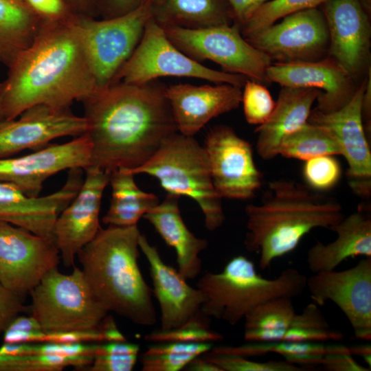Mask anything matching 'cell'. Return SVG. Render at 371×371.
Returning a JSON list of instances; mask_svg holds the SVG:
<instances>
[{
    "instance_id": "obj_45",
    "label": "cell",
    "mask_w": 371,
    "mask_h": 371,
    "mask_svg": "<svg viewBox=\"0 0 371 371\" xmlns=\"http://www.w3.org/2000/svg\"><path fill=\"white\" fill-rule=\"evenodd\" d=\"M27 5L43 19L56 20L72 13L64 0H23Z\"/></svg>"
},
{
    "instance_id": "obj_27",
    "label": "cell",
    "mask_w": 371,
    "mask_h": 371,
    "mask_svg": "<svg viewBox=\"0 0 371 371\" xmlns=\"http://www.w3.org/2000/svg\"><path fill=\"white\" fill-rule=\"evenodd\" d=\"M150 9L162 27L200 29L235 22L228 0H150Z\"/></svg>"
},
{
    "instance_id": "obj_25",
    "label": "cell",
    "mask_w": 371,
    "mask_h": 371,
    "mask_svg": "<svg viewBox=\"0 0 371 371\" xmlns=\"http://www.w3.org/2000/svg\"><path fill=\"white\" fill-rule=\"evenodd\" d=\"M337 236L328 244L317 241L307 251L306 262L313 273L332 271L348 258L371 257V217L364 206L343 218L330 229Z\"/></svg>"
},
{
    "instance_id": "obj_19",
    "label": "cell",
    "mask_w": 371,
    "mask_h": 371,
    "mask_svg": "<svg viewBox=\"0 0 371 371\" xmlns=\"http://www.w3.org/2000/svg\"><path fill=\"white\" fill-rule=\"evenodd\" d=\"M83 116L70 109L38 104L17 117L0 121V158L12 157L25 150H36L63 137H78L87 132Z\"/></svg>"
},
{
    "instance_id": "obj_10",
    "label": "cell",
    "mask_w": 371,
    "mask_h": 371,
    "mask_svg": "<svg viewBox=\"0 0 371 371\" xmlns=\"http://www.w3.org/2000/svg\"><path fill=\"white\" fill-rule=\"evenodd\" d=\"M76 16L84 36L98 87L107 86L113 82L138 45L151 17L150 1L133 12L112 19Z\"/></svg>"
},
{
    "instance_id": "obj_16",
    "label": "cell",
    "mask_w": 371,
    "mask_h": 371,
    "mask_svg": "<svg viewBox=\"0 0 371 371\" xmlns=\"http://www.w3.org/2000/svg\"><path fill=\"white\" fill-rule=\"evenodd\" d=\"M320 9L329 34L328 56L361 83L371 69L370 15L359 0H328Z\"/></svg>"
},
{
    "instance_id": "obj_46",
    "label": "cell",
    "mask_w": 371,
    "mask_h": 371,
    "mask_svg": "<svg viewBox=\"0 0 371 371\" xmlns=\"http://www.w3.org/2000/svg\"><path fill=\"white\" fill-rule=\"evenodd\" d=\"M349 351L333 352L324 356L319 367L329 371H370L358 363Z\"/></svg>"
},
{
    "instance_id": "obj_53",
    "label": "cell",
    "mask_w": 371,
    "mask_h": 371,
    "mask_svg": "<svg viewBox=\"0 0 371 371\" xmlns=\"http://www.w3.org/2000/svg\"><path fill=\"white\" fill-rule=\"evenodd\" d=\"M366 11L370 15L371 0H359Z\"/></svg>"
},
{
    "instance_id": "obj_38",
    "label": "cell",
    "mask_w": 371,
    "mask_h": 371,
    "mask_svg": "<svg viewBox=\"0 0 371 371\" xmlns=\"http://www.w3.org/2000/svg\"><path fill=\"white\" fill-rule=\"evenodd\" d=\"M335 156L322 155L304 161L302 177L308 188L315 192H323L338 183L342 169Z\"/></svg>"
},
{
    "instance_id": "obj_30",
    "label": "cell",
    "mask_w": 371,
    "mask_h": 371,
    "mask_svg": "<svg viewBox=\"0 0 371 371\" xmlns=\"http://www.w3.org/2000/svg\"><path fill=\"white\" fill-rule=\"evenodd\" d=\"M341 155L340 147L324 127L307 122L281 142L278 155L306 161L322 155Z\"/></svg>"
},
{
    "instance_id": "obj_26",
    "label": "cell",
    "mask_w": 371,
    "mask_h": 371,
    "mask_svg": "<svg viewBox=\"0 0 371 371\" xmlns=\"http://www.w3.org/2000/svg\"><path fill=\"white\" fill-rule=\"evenodd\" d=\"M143 218L175 249L179 273L186 280L195 278L201 270L199 254L207 247V241L194 235L184 223L178 205V196L168 194L162 202Z\"/></svg>"
},
{
    "instance_id": "obj_4",
    "label": "cell",
    "mask_w": 371,
    "mask_h": 371,
    "mask_svg": "<svg viewBox=\"0 0 371 371\" xmlns=\"http://www.w3.org/2000/svg\"><path fill=\"white\" fill-rule=\"evenodd\" d=\"M137 225H108L78 254L82 271L97 301L109 312L149 326L157 322L153 290L138 265Z\"/></svg>"
},
{
    "instance_id": "obj_17",
    "label": "cell",
    "mask_w": 371,
    "mask_h": 371,
    "mask_svg": "<svg viewBox=\"0 0 371 371\" xmlns=\"http://www.w3.org/2000/svg\"><path fill=\"white\" fill-rule=\"evenodd\" d=\"M85 178L73 200L58 214L54 236L63 265L74 267L79 251L96 236L104 190L109 183V172L93 166L84 169Z\"/></svg>"
},
{
    "instance_id": "obj_44",
    "label": "cell",
    "mask_w": 371,
    "mask_h": 371,
    "mask_svg": "<svg viewBox=\"0 0 371 371\" xmlns=\"http://www.w3.org/2000/svg\"><path fill=\"white\" fill-rule=\"evenodd\" d=\"M150 0H95V18L112 19L136 10Z\"/></svg>"
},
{
    "instance_id": "obj_36",
    "label": "cell",
    "mask_w": 371,
    "mask_h": 371,
    "mask_svg": "<svg viewBox=\"0 0 371 371\" xmlns=\"http://www.w3.org/2000/svg\"><path fill=\"white\" fill-rule=\"evenodd\" d=\"M328 0H269L263 3L248 21L240 27L245 37L268 27L282 18L300 11L320 7Z\"/></svg>"
},
{
    "instance_id": "obj_31",
    "label": "cell",
    "mask_w": 371,
    "mask_h": 371,
    "mask_svg": "<svg viewBox=\"0 0 371 371\" xmlns=\"http://www.w3.org/2000/svg\"><path fill=\"white\" fill-rule=\"evenodd\" d=\"M336 351V345H326L322 342H250L240 346L212 347L205 353L209 355H236L244 357L262 356L276 353L292 363L298 357L306 354L325 355ZM293 364V363H292Z\"/></svg>"
},
{
    "instance_id": "obj_33",
    "label": "cell",
    "mask_w": 371,
    "mask_h": 371,
    "mask_svg": "<svg viewBox=\"0 0 371 371\" xmlns=\"http://www.w3.org/2000/svg\"><path fill=\"white\" fill-rule=\"evenodd\" d=\"M94 357L48 354L0 355V371H60L67 366L86 368L92 363Z\"/></svg>"
},
{
    "instance_id": "obj_52",
    "label": "cell",
    "mask_w": 371,
    "mask_h": 371,
    "mask_svg": "<svg viewBox=\"0 0 371 371\" xmlns=\"http://www.w3.org/2000/svg\"><path fill=\"white\" fill-rule=\"evenodd\" d=\"M351 355L362 357L366 363L371 368V346L370 344L357 345L348 347Z\"/></svg>"
},
{
    "instance_id": "obj_2",
    "label": "cell",
    "mask_w": 371,
    "mask_h": 371,
    "mask_svg": "<svg viewBox=\"0 0 371 371\" xmlns=\"http://www.w3.org/2000/svg\"><path fill=\"white\" fill-rule=\"evenodd\" d=\"M0 82L2 120H13L28 108L45 104L70 108L98 87L76 16L43 19L31 44L8 67Z\"/></svg>"
},
{
    "instance_id": "obj_21",
    "label": "cell",
    "mask_w": 371,
    "mask_h": 371,
    "mask_svg": "<svg viewBox=\"0 0 371 371\" xmlns=\"http://www.w3.org/2000/svg\"><path fill=\"white\" fill-rule=\"evenodd\" d=\"M266 80L281 87L322 91L315 109L323 113L332 112L346 105L360 84L328 56L315 61L272 63L267 70Z\"/></svg>"
},
{
    "instance_id": "obj_11",
    "label": "cell",
    "mask_w": 371,
    "mask_h": 371,
    "mask_svg": "<svg viewBox=\"0 0 371 371\" xmlns=\"http://www.w3.org/2000/svg\"><path fill=\"white\" fill-rule=\"evenodd\" d=\"M245 37L272 63L315 61L328 56L329 34L319 8L289 14Z\"/></svg>"
},
{
    "instance_id": "obj_40",
    "label": "cell",
    "mask_w": 371,
    "mask_h": 371,
    "mask_svg": "<svg viewBox=\"0 0 371 371\" xmlns=\"http://www.w3.org/2000/svg\"><path fill=\"white\" fill-rule=\"evenodd\" d=\"M221 371H304V368L286 361H254L236 355H203Z\"/></svg>"
},
{
    "instance_id": "obj_29",
    "label": "cell",
    "mask_w": 371,
    "mask_h": 371,
    "mask_svg": "<svg viewBox=\"0 0 371 371\" xmlns=\"http://www.w3.org/2000/svg\"><path fill=\"white\" fill-rule=\"evenodd\" d=\"M43 21L23 0H0V63L8 67L31 44Z\"/></svg>"
},
{
    "instance_id": "obj_51",
    "label": "cell",
    "mask_w": 371,
    "mask_h": 371,
    "mask_svg": "<svg viewBox=\"0 0 371 371\" xmlns=\"http://www.w3.org/2000/svg\"><path fill=\"white\" fill-rule=\"evenodd\" d=\"M188 371H221V370L207 360L203 355L192 359L183 368Z\"/></svg>"
},
{
    "instance_id": "obj_43",
    "label": "cell",
    "mask_w": 371,
    "mask_h": 371,
    "mask_svg": "<svg viewBox=\"0 0 371 371\" xmlns=\"http://www.w3.org/2000/svg\"><path fill=\"white\" fill-rule=\"evenodd\" d=\"M30 311L21 297L0 282V333L4 332L12 321L22 313Z\"/></svg>"
},
{
    "instance_id": "obj_1",
    "label": "cell",
    "mask_w": 371,
    "mask_h": 371,
    "mask_svg": "<svg viewBox=\"0 0 371 371\" xmlns=\"http://www.w3.org/2000/svg\"><path fill=\"white\" fill-rule=\"evenodd\" d=\"M166 85L112 82L81 101L91 142L90 166L134 170L178 133Z\"/></svg>"
},
{
    "instance_id": "obj_18",
    "label": "cell",
    "mask_w": 371,
    "mask_h": 371,
    "mask_svg": "<svg viewBox=\"0 0 371 371\" xmlns=\"http://www.w3.org/2000/svg\"><path fill=\"white\" fill-rule=\"evenodd\" d=\"M91 142L85 133L64 144H49L18 157L0 158V181L38 196L45 181L60 171L90 166Z\"/></svg>"
},
{
    "instance_id": "obj_37",
    "label": "cell",
    "mask_w": 371,
    "mask_h": 371,
    "mask_svg": "<svg viewBox=\"0 0 371 371\" xmlns=\"http://www.w3.org/2000/svg\"><path fill=\"white\" fill-rule=\"evenodd\" d=\"M139 346L126 341L98 344L90 371H131L135 367Z\"/></svg>"
},
{
    "instance_id": "obj_22",
    "label": "cell",
    "mask_w": 371,
    "mask_h": 371,
    "mask_svg": "<svg viewBox=\"0 0 371 371\" xmlns=\"http://www.w3.org/2000/svg\"><path fill=\"white\" fill-rule=\"evenodd\" d=\"M243 87L229 83L167 86L166 95L179 133L194 137L208 122L237 109Z\"/></svg>"
},
{
    "instance_id": "obj_39",
    "label": "cell",
    "mask_w": 371,
    "mask_h": 371,
    "mask_svg": "<svg viewBox=\"0 0 371 371\" xmlns=\"http://www.w3.org/2000/svg\"><path fill=\"white\" fill-rule=\"evenodd\" d=\"M243 89L241 103L246 121L253 125L262 124L272 113L276 101L262 83L247 79Z\"/></svg>"
},
{
    "instance_id": "obj_8",
    "label": "cell",
    "mask_w": 371,
    "mask_h": 371,
    "mask_svg": "<svg viewBox=\"0 0 371 371\" xmlns=\"http://www.w3.org/2000/svg\"><path fill=\"white\" fill-rule=\"evenodd\" d=\"M166 76L194 78L241 87L248 79L212 69L192 59L169 40L163 27L150 17L138 45L112 82L144 84Z\"/></svg>"
},
{
    "instance_id": "obj_5",
    "label": "cell",
    "mask_w": 371,
    "mask_h": 371,
    "mask_svg": "<svg viewBox=\"0 0 371 371\" xmlns=\"http://www.w3.org/2000/svg\"><path fill=\"white\" fill-rule=\"evenodd\" d=\"M306 278L297 269L287 268L278 278L267 279L257 273L254 263L247 258L235 256L221 272H207L199 280L197 288L205 297L200 311L210 318L234 326L267 300L302 295Z\"/></svg>"
},
{
    "instance_id": "obj_34",
    "label": "cell",
    "mask_w": 371,
    "mask_h": 371,
    "mask_svg": "<svg viewBox=\"0 0 371 371\" xmlns=\"http://www.w3.org/2000/svg\"><path fill=\"white\" fill-rule=\"evenodd\" d=\"M292 298L283 295L258 304L245 315V330L288 328L296 315Z\"/></svg>"
},
{
    "instance_id": "obj_12",
    "label": "cell",
    "mask_w": 371,
    "mask_h": 371,
    "mask_svg": "<svg viewBox=\"0 0 371 371\" xmlns=\"http://www.w3.org/2000/svg\"><path fill=\"white\" fill-rule=\"evenodd\" d=\"M60 258L54 241L0 221V282L21 298Z\"/></svg>"
},
{
    "instance_id": "obj_14",
    "label": "cell",
    "mask_w": 371,
    "mask_h": 371,
    "mask_svg": "<svg viewBox=\"0 0 371 371\" xmlns=\"http://www.w3.org/2000/svg\"><path fill=\"white\" fill-rule=\"evenodd\" d=\"M306 288L318 306L335 303L348 319L355 336L371 340V257L337 271H324L306 278Z\"/></svg>"
},
{
    "instance_id": "obj_3",
    "label": "cell",
    "mask_w": 371,
    "mask_h": 371,
    "mask_svg": "<svg viewBox=\"0 0 371 371\" xmlns=\"http://www.w3.org/2000/svg\"><path fill=\"white\" fill-rule=\"evenodd\" d=\"M245 249L259 255V267L266 269L272 262L293 251L302 238L315 228L330 229L344 217L335 199L287 179H276L259 204L245 209Z\"/></svg>"
},
{
    "instance_id": "obj_35",
    "label": "cell",
    "mask_w": 371,
    "mask_h": 371,
    "mask_svg": "<svg viewBox=\"0 0 371 371\" xmlns=\"http://www.w3.org/2000/svg\"><path fill=\"white\" fill-rule=\"evenodd\" d=\"M222 339V334L210 328V317L201 311L181 327L159 329L144 336L145 341L154 343H212Z\"/></svg>"
},
{
    "instance_id": "obj_48",
    "label": "cell",
    "mask_w": 371,
    "mask_h": 371,
    "mask_svg": "<svg viewBox=\"0 0 371 371\" xmlns=\"http://www.w3.org/2000/svg\"><path fill=\"white\" fill-rule=\"evenodd\" d=\"M5 330L25 332L43 331L40 323L32 315L31 316L18 315L12 321Z\"/></svg>"
},
{
    "instance_id": "obj_13",
    "label": "cell",
    "mask_w": 371,
    "mask_h": 371,
    "mask_svg": "<svg viewBox=\"0 0 371 371\" xmlns=\"http://www.w3.org/2000/svg\"><path fill=\"white\" fill-rule=\"evenodd\" d=\"M203 148L214 187L221 198L247 200L255 196L262 175L248 141L231 127L219 125L208 133Z\"/></svg>"
},
{
    "instance_id": "obj_49",
    "label": "cell",
    "mask_w": 371,
    "mask_h": 371,
    "mask_svg": "<svg viewBox=\"0 0 371 371\" xmlns=\"http://www.w3.org/2000/svg\"><path fill=\"white\" fill-rule=\"evenodd\" d=\"M64 1L72 14L95 18V0H64Z\"/></svg>"
},
{
    "instance_id": "obj_42",
    "label": "cell",
    "mask_w": 371,
    "mask_h": 371,
    "mask_svg": "<svg viewBox=\"0 0 371 371\" xmlns=\"http://www.w3.org/2000/svg\"><path fill=\"white\" fill-rule=\"evenodd\" d=\"M106 341L104 328L93 330H72L62 332L40 331L37 335V343H87Z\"/></svg>"
},
{
    "instance_id": "obj_6",
    "label": "cell",
    "mask_w": 371,
    "mask_h": 371,
    "mask_svg": "<svg viewBox=\"0 0 371 371\" xmlns=\"http://www.w3.org/2000/svg\"><path fill=\"white\" fill-rule=\"evenodd\" d=\"M125 170L134 175L153 176L168 194L192 199L203 213L208 230L214 231L223 225L225 217L222 198L214 187L205 150L194 137L178 132L143 165Z\"/></svg>"
},
{
    "instance_id": "obj_23",
    "label": "cell",
    "mask_w": 371,
    "mask_h": 371,
    "mask_svg": "<svg viewBox=\"0 0 371 371\" xmlns=\"http://www.w3.org/2000/svg\"><path fill=\"white\" fill-rule=\"evenodd\" d=\"M139 247L150 266L153 293L161 311V329L183 326L200 311L205 301L203 293L189 285L178 270L165 263L157 249L142 234Z\"/></svg>"
},
{
    "instance_id": "obj_54",
    "label": "cell",
    "mask_w": 371,
    "mask_h": 371,
    "mask_svg": "<svg viewBox=\"0 0 371 371\" xmlns=\"http://www.w3.org/2000/svg\"><path fill=\"white\" fill-rule=\"evenodd\" d=\"M2 120V118H1V113H0V121Z\"/></svg>"
},
{
    "instance_id": "obj_47",
    "label": "cell",
    "mask_w": 371,
    "mask_h": 371,
    "mask_svg": "<svg viewBox=\"0 0 371 371\" xmlns=\"http://www.w3.org/2000/svg\"><path fill=\"white\" fill-rule=\"evenodd\" d=\"M235 15V22L239 26L245 24L263 3L269 0H228Z\"/></svg>"
},
{
    "instance_id": "obj_20",
    "label": "cell",
    "mask_w": 371,
    "mask_h": 371,
    "mask_svg": "<svg viewBox=\"0 0 371 371\" xmlns=\"http://www.w3.org/2000/svg\"><path fill=\"white\" fill-rule=\"evenodd\" d=\"M83 171L80 168L68 170L63 187L43 196H30L13 184L0 181V221L55 242V221L78 192L84 179Z\"/></svg>"
},
{
    "instance_id": "obj_28",
    "label": "cell",
    "mask_w": 371,
    "mask_h": 371,
    "mask_svg": "<svg viewBox=\"0 0 371 371\" xmlns=\"http://www.w3.org/2000/svg\"><path fill=\"white\" fill-rule=\"evenodd\" d=\"M134 176L124 169L111 172V199L102 218L104 224L119 227L137 225L139 220L159 203L156 195L139 189Z\"/></svg>"
},
{
    "instance_id": "obj_41",
    "label": "cell",
    "mask_w": 371,
    "mask_h": 371,
    "mask_svg": "<svg viewBox=\"0 0 371 371\" xmlns=\"http://www.w3.org/2000/svg\"><path fill=\"white\" fill-rule=\"evenodd\" d=\"M344 334L337 330L328 328H300L289 327L286 329L273 330V341L289 342H324L340 341Z\"/></svg>"
},
{
    "instance_id": "obj_15",
    "label": "cell",
    "mask_w": 371,
    "mask_h": 371,
    "mask_svg": "<svg viewBox=\"0 0 371 371\" xmlns=\"http://www.w3.org/2000/svg\"><path fill=\"white\" fill-rule=\"evenodd\" d=\"M366 80L367 76L343 107L329 113L313 109L308 119V122L326 128L337 140L341 155L348 165L350 187L363 197L370 196L371 191V151L362 115Z\"/></svg>"
},
{
    "instance_id": "obj_50",
    "label": "cell",
    "mask_w": 371,
    "mask_h": 371,
    "mask_svg": "<svg viewBox=\"0 0 371 371\" xmlns=\"http://www.w3.org/2000/svg\"><path fill=\"white\" fill-rule=\"evenodd\" d=\"M362 115L366 132L370 133L371 129V69L367 75L366 87L362 101Z\"/></svg>"
},
{
    "instance_id": "obj_9",
    "label": "cell",
    "mask_w": 371,
    "mask_h": 371,
    "mask_svg": "<svg viewBox=\"0 0 371 371\" xmlns=\"http://www.w3.org/2000/svg\"><path fill=\"white\" fill-rule=\"evenodd\" d=\"M162 27L169 40L192 59L199 63L209 60L220 65L223 71L267 83L266 72L272 62L245 40L238 24L200 29Z\"/></svg>"
},
{
    "instance_id": "obj_24",
    "label": "cell",
    "mask_w": 371,
    "mask_h": 371,
    "mask_svg": "<svg viewBox=\"0 0 371 371\" xmlns=\"http://www.w3.org/2000/svg\"><path fill=\"white\" fill-rule=\"evenodd\" d=\"M321 92L315 89L281 87L272 113L255 131L256 150L262 159L277 157L282 141L308 122Z\"/></svg>"
},
{
    "instance_id": "obj_7",
    "label": "cell",
    "mask_w": 371,
    "mask_h": 371,
    "mask_svg": "<svg viewBox=\"0 0 371 371\" xmlns=\"http://www.w3.org/2000/svg\"><path fill=\"white\" fill-rule=\"evenodd\" d=\"M29 294L30 312L44 332L99 330L109 312L95 298L77 267L70 274L52 268Z\"/></svg>"
},
{
    "instance_id": "obj_32",
    "label": "cell",
    "mask_w": 371,
    "mask_h": 371,
    "mask_svg": "<svg viewBox=\"0 0 371 371\" xmlns=\"http://www.w3.org/2000/svg\"><path fill=\"white\" fill-rule=\"evenodd\" d=\"M212 347L211 343H157L142 354V370L179 371Z\"/></svg>"
}]
</instances>
